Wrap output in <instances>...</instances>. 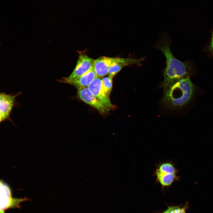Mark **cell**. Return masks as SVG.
Masks as SVG:
<instances>
[{
    "label": "cell",
    "instance_id": "4fadbf2b",
    "mask_svg": "<svg viewBox=\"0 0 213 213\" xmlns=\"http://www.w3.org/2000/svg\"><path fill=\"white\" fill-rule=\"evenodd\" d=\"M113 78L108 76L103 77L102 79L104 89L106 95L109 96L112 86Z\"/></svg>",
    "mask_w": 213,
    "mask_h": 213
},
{
    "label": "cell",
    "instance_id": "9c48e42d",
    "mask_svg": "<svg viewBox=\"0 0 213 213\" xmlns=\"http://www.w3.org/2000/svg\"><path fill=\"white\" fill-rule=\"evenodd\" d=\"M97 76L93 67L88 71L78 78L72 80H64L61 79L57 81L72 85L78 89L87 87L93 80Z\"/></svg>",
    "mask_w": 213,
    "mask_h": 213
},
{
    "label": "cell",
    "instance_id": "52a82bcc",
    "mask_svg": "<svg viewBox=\"0 0 213 213\" xmlns=\"http://www.w3.org/2000/svg\"><path fill=\"white\" fill-rule=\"evenodd\" d=\"M23 199L12 198L9 188L5 184H1L0 213H4L5 210L9 208L19 207Z\"/></svg>",
    "mask_w": 213,
    "mask_h": 213
},
{
    "label": "cell",
    "instance_id": "2e32d148",
    "mask_svg": "<svg viewBox=\"0 0 213 213\" xmlns=\"http://www.w3.org/2000/svg\"><path fill=\"white\" fill-rule=\"evenodd\" d=\"M163 213H170V207L168 208L167 210Z\"/></svg>",
    "mask_w": 213,
    "mask_h": 213
},
{
    "label": "cell",
    "instance_id": "ba28073f",
    "mask_svg": "<svg viewBox=\"0 0 213 213\" xmlns=\"http://www.w3.org/2000/svg\"><path fill=\"white\" fill-rule=\"evenodd\" d=\"M143 59L115 57L114 62L109 70L108 75L113 78L123 67L131 64L140 65Z\"/></svg>",
    "mask_w": 213,
    "mask_h": 213
},
{
    "label": "cell",
    "instance_id": "5b68a950",
    "mask_svg": "<svg viewBox=\"0 0 213 213\" xmlns=\"http://www.w3.org/2000/svg\"><path fill=\"white\" fill-rule=\"evenodd\" d=\"M78 94L81 100L96 109L101 114H106L109 111L110 108L105 106L97 99L88 87L78 89Z\"/></svg>",
    "mask_w": 213,
    "mask_h": 213
},
{
    "label": "cell",
    "instance_id": "9a60e30c",
    "mask_svg": "<svg viewBox=\"0 0 213 213\" xmlns=\"http://www.w3.org/2000/svg\"><path fill=\"white\" fill-rule=\"evenodd\" d=\"M209 49L211 52L213 54V33H212V35L211 40L209 46Z\"/></svg>",
    "mask_w": 213,
    "mask_h": 213
},
{
    "label": "cell",
    "instance_id": "30bf717a",
    "mask_svg": "<svg viewBox=\"0 0 213 213\" xmlns=\"http://www.w3.org/2000/svg\"><path fill=\"white\" fill-rule=\"evenodd\" d=\"M114 58L103 56L95 60L93 68L97 76L101 78L108 74L109 70L114 62Z\"/></svg>",
    "mask_w": 213,
    "mask_h": 213
},
{
    "label": "cell",
    "instance_id": "277c9868",
    "mask_svg": "<svg viewBox=\"0 0 213 213\" xmlns=\"http://www.w3.org/2000/svg\"><path fill=\"white\" fill-rule=\"evenodd\" d=\"M95 59L83 53H80L76 66L71 73L68 77L61 80H72L76 78L88 71L93 67Z\"/></svg>",
    "mask_w": 213,
    "mask_h": 213
},
{
    "label": "cell",
    "instance_id": "3957f363",
    "mask_svg": "<svg viewBox=\"0 0 213 213\" xmlns=\"http://www.w3.org/2000/svg\"><path fill=\"white\" fill-rule=\"evenodd\" d=\"M20 92L15 94H7L4 92L0 93V122L9 120L13 123L10 116L13 108L16 106L17 96L21 94Z\"/></svg>",
    "mask_w": 213,
    "mask_h": 213
},
{
    "label": "cell",
    "instance_id": "8fae6325",
    "mask_svg": "<svg viewBox=\"0 0 213 213\" xmlns=\"http://www.w3.org/2000/svg\"><path fill=\"white\" fill-rule=\"evenodd\" d=\"M156 182L160 184L163 188L168 187L173 183L180 180V176L177 173H171L161 172L155 169L154 172Z\"/></svg>",
    "mask_w": 213,
    "mask_h": 213
},
{
    "label": "cell",
    "instance_id": "7a4b0ae2",
    "mask_svg": "<svg viewBox=\"0 0 213 213\" xmlns=\"http://www.w3.org/2000/svg\"><path fill=\"white\" fill-rule=\"evenodd\" d=\"M157 48L162 52L166 58V66L162 84V87L166 92L173 84L188 76L187 66L174 56L168 44L161 45Z\"/></svg>",
    "mask_w": 213,
    "mask_h": 213
},
{
    "label": "cell",
    "instance_id": "7c38bea8",
    "mask_svg": "<svg viewBox=\"0 0 213 213\" xmlns=\"http://www.w3.org/2000/svg\"><path fill=\"white\" fill-rule=\"evenodd\" d=\"M156 169L163 172L177 174L178 173V170L174 164L170 161L159 163L156 165Z\"/></svg>",
    "mask_w": 213,
    "mask_h": 213
},
{
    "label": "cell",
    "instance_id": "5bb4252c",
    "mask_svg": "<svg viewBox=\"0 0 213 213\" xmlns=\"http://www.w3.org/2000/svg\"><path fill=\"white\" fill-rule=\"evenodd\" d=\"M170 213H185L184 208H179L177 207H170Z\"/></svg>",
    "mask_w": 213,
    "mask_h": 213
},
{
    "label": "cell",
    "instance_id": "6da1fadb",
    "mask_svg": "<svg viewBox=\"0 0 213 213\" xmlns=\"http://www.w3.org/2000/svg\"><path fill=\"white\" fill-rule=\"evenodd\" d=\"M194 86L188 76L172 85L166 92L162 100L163 104L170 108L182 107L192 98Z\"/></svg>",
    "mask_w": 213,
    "mask_h": 213
},
{
    "label": "cell",
    "instance_id": "8992f818",
    "mask_svg": "<svg viewBox=\"0 0 213 213\" xmlns=\"http://www.w3.org/2000/svg\"><path fill=\"white\" fill-rule=\"evenodd\" d=\"M91 93L101 103L111 109L113 108L109 97L106 94L103 88L102 79L96 76L87 87Z\"/></svg>",
    "mask_w": 213,
    "mask_h": 213
}]
</instances>
